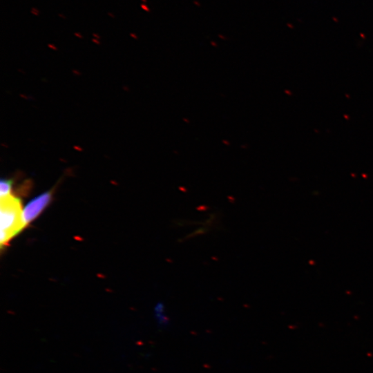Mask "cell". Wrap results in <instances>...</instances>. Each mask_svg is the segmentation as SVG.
Masks as SVG:
<instances>
[{
    "mask_svg": "<svg viewBox=\"0 0 373 373\" xmlns=\"http://www.w3.org/2000/svg\"><path fill=\"white\" fill-rule=\"evenodd\" d=\"M13 181L12 179L1 178L0 181V196L6 197L11 194Z\"/></svg>",
    "mask_w": 373,
    "mask_h": 373,
    "instance_id": "cell-4",
    "label": "cell"
},
{
    "mask_svg": "<svg viewBox=\"0 0 373 373\" xmlns=\"http://www.w3.org/2000/svg\"><path fill=\"white\" fill-rule=\"evenodd\" d=\"M21 200L12 194L1 198V247L3 248L24 228Z\"/></svg>",
    "mask_w": 373,
    "mask_h": 373,
    "instance_id": "cell-1",
    "label": "cell"
},
{
    "mask_svg": "<svg viewBox=\"0 0 373 373\" xmlns=\"http://www.w3.org/2000/svg\"><path fill=\"white\" fill-rule=\"evenodd\" d=\"M155 318L160 327H165L169 324V318L165 314L164 306L160 303L155 307Z\"/></svg>",
    "mask_w": 373,
    "mask_h": 373,
    "instance_id": "cell-3",
    "label": "cell"
},
{
    "mask_svg": "<svg viewBox=\"0 0 373 373\" xmlns=\"http://www.w3.org/2000/svg\"><path fill=\"white\" fill-rule=\"evenodd\" d=\"M52 198V191H48L30 200L23 209L22 216L24 227H27L37 218L48 206Z\"/></svg>",
    "mask_w": 373,
    "mask_h": 373,
    "instance_id": "cell-2",
    "label": "cell"
},
{
    "mask_svg": "<svg viewBox=\"0 0 373 373\" xmlns=\"http://www.w3.org/2000/svg\"><path fill=\"white\" fill-rule=\"evenodd\" d=\"M108 15L109 16H111L112 18H114V17H115V16H114V15H113V13H111V12H108Z\"/></svg>",
    "mask_w": 373,
    "mask_h": 373,
    "instance_id": "cell-6",
    "label": "cell"
},
{
    "mask_svg": "<svg viewBox=\"0 0 373 373\" xmlns=\"http://www.w3.org/2000/svg\"><path fill=\"white\" fill-rule=\"evenodd\" d=\"M58 15H59L60 17L63 18L64 19H66V17H65L63 15H61V14H60V13H59Z\"/></svg>",
    "mask_w": 373,
    "mask_h": 373,
    "instance_id": "cell-7",
    "label": "cell"
},
{
    "mask_svg": "<svg viewBox=\"0 0 373 373\" xmlns=\"http://www.w3.org/2000/svg\"><path fill=\"white\" fill-rule=\"evenodd\" d=\"M30 12L32 14L36 16H38L39 15V11L36 8H32Z\"/></svg>",
    "mask_w": 373,
    "mask_h": 373,
    "instance_id": "cell-5",
    "label": "cell"
}]
</instances>
